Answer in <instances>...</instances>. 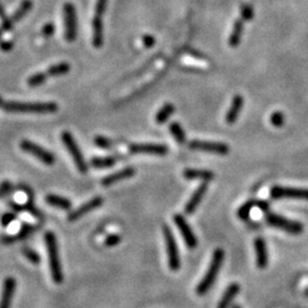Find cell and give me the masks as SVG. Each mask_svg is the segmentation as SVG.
I'll list each match as a JSON object with an SVG mask.
<instances>
[{"label":"cell","instance_id":"obj_17","mask_svg":"<svg viewBox=\"0 0 308 308\" xmlns=\"http://www.w3.org/2000/svg\"><path fill=\"white\" fill-rule=\"evenodd\" d=\"M207 190H208V185L205 183L201 184L200 186L195 190V192L192 194V197L190 198V200H188L186 205H185V212H186L187 215H192L195 211V209L198 208V205L201 203L204 194L207 193Z\"/></svg>","mask_w":308,"mask_h":308},{"label":"cell","instance_id":"obj_4","mask_svg":"<svg viewBox=\"0 0 308 308\" xmlns=\"http://www.w3.org/2000/svg\"><path fill=\"white\" fill-rule=\"evenodd\" d=\"M163 238L164 242H166V248H167V255H168V265H169L170 270L173 272H177L180 268V257L179 251H178V245L175 239L174 233L171 232L169 226L164 225L163 226Z\"/></svg>","mask_w":308,"mask_h":308},{"label":"cell","instance_id":"obj_7","mask_svg":"<svg viewBox=\"0 0 308 308\" xmlns=\"http://www.w3.org/2000/svg\"><path fill=\"white\" fill-rule=\"evenodd\" d=\"M64 24H65V39L68 43H73L77 39L78 34V22L75 7L70 2H66L63 6Z\"/></svg>","mask_w":308,"mask_h":308},{"label":"cell","instance_id":"obj_5","mask_svg":"<svg viewBox=\"0 0 308 308\" xmlns=\"http://www.w3.org/2000/svg\"><path fill=\"white\" fill-rule=\"evenodd\" d=\"M61 138H62V142H63L64 145L66 146L68 153L71 154L72 160L74 161V163H75V166H77L78 170L82 174L87 173L88 164L85 161L84 154H82L80 149H79L78 144H77V142H75L74 137L72 136V133L68 132H63L61 135Z\"/></svg>","mask_w":308,"mask_h":308},{"label":"cell","instance_id":"obj_47","mask_svg":"<svg viewBox=\"0 0 308 308\" xmlns=\"http://www.w3.org/2000/svg\"><path fill=\"white\" fill-rule=\"evenodd\" d=\"M1 33H2V31H1V30H0V38H1Z\"/></svg>","mask_w":308,"mask_h":308},{"label":"cell","instance_id":"obj_13","mask_svg":"<svg viewBox=\"0 0 308 308\" xmlns=\"http://www.w3.org/2000/svg\"><path fill=\"white\" fill-rule=\"evenodd\" d=\"M102 203H103V198L101 197L92 198L91 200L86 202V203L80 205V207H79L78 209H75L73 212H71V214L67 216L68 221L78 220V219L84 217V216L89 214L90 211L95 210V209H97L98 207H101Z\"/></svg>","mask_w":308,"mask_h":308},{"label":"cell","instance_id":"obj_42","mask_svg":"<svg viewBox=\"0 0 308 308\" xmlns=\"http://www.w3.org/2000/svg\"><path fill=\"white\" fill-rule=\"evenodd\" d=\"M155 44V39H154L153 36H150V34H145V36L143 37V44L147 48L152 47L153 44Z\"/></svg>","mask_w":308,"mask_h":308},{"label":"cell","instance_id":"obj_24","mask_svg":"<svg viewBox=\"0 0 308 308\" xmlns=\"http://www.w3.org/2000/svg\"><path fill=\"white\" fill-rule=\"evenodd\" d=\"M44 200L51 207L58 208V209H63V210H68L71 208V201L67 200L63 197H60V195H55V194H48Z\"/></svg>","mask_w":308,"mask_h":308},{"label":"cell","instance_id":"obj_46","mask_svg":"<svg viewBox=\"0 0 308 308\" xmlns=\"http://www.w3.org/2000/svg\"><path fill=\"white\" fill-rule=\"evenodd\" d=\"M233 308H241L239 306V305H235V306H233Z\"/></svg>","mask_w":308,"mask_h":308},{"label":"cell","instance_id":"obj_16","mask_svg":"<svg viewBox=\"0 0 308 308\" xmlns=\"http://www.w3.org/2000/svg\"><path fill=\"white\" fill-rule=\"evenodd\" d=\"M256 253V264L260 269H265L268 265V251L265 240L263 238H257L253 241Z\"/></svg>","mask_w":308,"mask_h":308},{"label":"cell","instance_id":"obj_15","mask_svg":"<svg viewBox=\"0 0 308 308\" xmlns=\"http://www.w3.org/2000/svg\"><path fill=\"white\" fill-rule=\"evenodd\" d=\"M129 151L133 154H156V155H164L168 153V147L161 144H132Z\"/></svg>","mask_w":308,"mask_h":308},{"label":"cell","instance_id":"obj_1","mask_svg":"<svg viewBox=\"0 0 308 308\" xmlns=\"http://www.w3.org/2000/svg\"><path fill=\"white\" fill-rule=\"evenodd\" d=\"M2 109L7 113H20V114H51L58 110L54 102H5Z\"/></svg>","mask_w":308,"mask_h":308},{"label":"cell","instance_id":"obj_26","mask_svg":"<svg viewBox=\"0 0 308 308\" xmlns=\"http://www.w3.org/2000/svg\"><path fill=\"white\" fill-rule=\"evenodd\" d=\"M243 32V21L242 20H236L234 25H233V30L231 36H229V44L232 47H236L241 41Z\"/></svg>","mask_w":308,"mask_h":308},{"label":"cell","instance_id":"obj_31","mask_svg":"<svg viewBox=\"0 0 308 308\" xmlns=\"http://www.w3.org/2000/svg\"><path fill=\"white\" fill-rule=\"evenodd\" d=\"M257 203H258V201H248L245 202L244 204L241 205L240 207V209L238 210V216L240 219H242V220H246V219L249 218L250 216V211H251V209L253 207H257Z\"/></svg>","mask_w":308,"mask_h":308},{"label":"cell","instance_id":"obj_28","mask_svg":"<svg viewBox=\"0 0 308 308\" xmlns=\"http://www.w3.org/2000/svg\"><path fill=\"white\" fill-rule=\"evenodd\" d=\"M70 64L66 62H62V63H57L51 65V66L47 70L48 77H60V75L66 74L70 71Z\"/></svg>","mask_w":308,"mask_h":308},{"label":"cell","instance_id":"obj_2","mask_svg":"<svg viewBox=\"0 0 308 308\" xmlns=\"http://www.w3.org/2000/svg\"><path fill=\"white\" fill-rule=\"evenodd\" d=\"M224 258H225L224 250L221 248L216 249L214 255H212L211 262L209 264L207 272H205L204 276L202 277V280L198 282L197 286L198 296H204V294H207L208 291L214 286L216 280H217L218 274L221 269Z\"/></svg>","mask_w":308,"mask_h":308},{"label":"cell","instance_id":"obj_20","mask_svg":"<svg viewBox=\"0 0 308 308\" xmlns=\"http://www.w3.org/2000/svg\"><path fill=\"white\" fill-rule=\"evenodd\" d=\"M133 175H135V169H133V168H132V167L125 168V169L119 170V171H116V173H113L111 175H109V176L103 178L102 185L105 187L110 186V185L118 183V181H120V180H123V179H127V178L132 177Z\"/></svg>","mask_w":308,"mask_h":308},{"label":"cell","instance_id":"obj_38","mask_svg":"<svg viewBox=\"0 0 308 308\" xmlns=\"http://www.w3.org/2000/svg\"><path fill=\"white\" fill-rule=\"evenodd\" d=\"M15 219H16L15 214H13V212H6V214L2 215L0 224H1V226H3V227H7V226H9L10 224H12Z\"/></svg>","mask_w":308,"mask_h":308},{"label":"cell","instance_id":"obj_25","mask_svg":"<svg viewBox=\"0 0 308 308\" xmlns=\"http://www.w3.org/2000/svg\"><path fill=\"white\" fill-rule=\"evenodd\" d=\"M116 159L114 156H104V157H99L95 156L90 160V164L92 168L95 169H108V168H111L115 164Z\"/></svg>","mask_w":308,"mask_h":308},{"label":"cell","instance_id":"obj_14","mask_svg":"<svg viewBox=\"0 0 308 308\" xmlns=\"http://www.w3.org/2000/svg\"><path fill=\"white\" fill-rule=\"evenodd\" d=\"M16 289V280L9 276L3 281L1 298H0V308H10Z\"/></svg>","mask_w":308,"mask_h":308},{"label":"cell","instance_id":"obj_37","mask_svg":"<svg viewBox=\"0 0 308 308\" xmlns=\"http://www.w3.org/2000/svg\"><path fill=\"white\" fill-rule=\"evenodd\" d=\"M120 242H121V236H119V235H116V234H111V235L106 236V239H105V241H104L105 245L110 246V248H111V246L118 245Z\"/></svg>","mask_w":308,"mask_h":308},{"label":"cell","instance_id":"obj_39","mask_svg":"<svg viewBox=\"0 0 308 308\" xmlns=\"http://www.w3.org/2000/svg\"><path fill=\"white\" fill-rule=\"evenodd\" d=\"M41 33H43V36L46 37V38L51 37L55 33V25L53 23L44 24L43 30H41Z\"/></svg>","mask_w":308,"mask_h":308},{"label":"cell","instance_id":"obj_44","mask_svg":"<svg viewBox=\"0 0 308 308\" xmlns=\"http://www.w3.org/2000/svg\"><path fill=\"white\" fill-rule=\"evenodd\" d=\"M0 17H1L2 20H6V17H5V13H3V9H2V7L0 6Z\"/></svg>","mask_w":308,"mask_h":308},{"label":"cell","instance_id":"obj_3","mask_svg":"<svg viewBox=\"0 0 308 308\" xmlns=\"http://www.w3.org/2000/svg\"><path fill=\"white\" fill-rule=\"evenodd\" d=\"M44 243L47 246L48 258H49V267L51 279L56 284H61L64 280V274L62 272V265L60 260V253H58V246L56 236L53 232H47L44 234Z\"/></svg>","mask_w":308,"mask_h":308},{"label":"cell","instance_id":"obj_22","mask_svg":"<svg viewBox=\"0 0 308 308\" xmlns=\"http://www.w3.org/2000/svg\"><path fill=\"white\" fill-rule=\"evenodd\" d=\"M242 106H243V97L240 95H236L235 97L233 98L231 108L228 109V111L227 113H226V116H225L226 122H227L228 125H233V123L238 120L240 113H241Z\"/></svg>","mask_w":308,"mask_h":308},{"label":"cell","instance_id":"obj_32","mask_svg":"<svg viewBox=\"0 0 308 308\" xmlns=\"http://www.w3.org/2000/svg\"><path fill=\"white\" fill-rule=\"evenodd\" d=\"M22 253L30 263L34 264V265H38V264H40L41 259H40L39 253H38L37 251H34L33 249L29 248V246H23Z\"/></svg>","mask_w":308,"mask_h":308},{"label":"cell","instance_id":"obj_35","mask_svg":"<svg viewBox=\"0 0 308 308\" xmlns=\"http://www.w3.org/2000/svg\"><path fill=\"white\" fill-rule=\"evenodd\" d=\"M23 210H26L27 212H30V214L33 215L34 217L40 218V219L43 218V214H41V212L38 210V208L34 207V204H33L32 200H31V198H29V201L26 202V204L23 207Z\"/></svg>","mask_w":308,"mask_h":308},{"label":"cell","instance_id":"obj_29","mask_svg":"<svg viewBox=\"0 0 308 308\" xmlns=\"http://www.w3.org/2000/svg\"><path fill=\"white\" fill-rule=\"evenodd\" d=\"M169 130L171 132V135L175 137V139L177 140L179 144H184L186 142V135H185L184 129L181 128V126L178 122H173L170 123Z\"/></svg>","mask_w":308,"mask_h":308},{"label":"cell","instance_id":"obj_23","mask_svg":"<svg viewBox=\"0 0 308 308\" xmlns=\"http://www.w3.org/2000/svg\"><path fill=\"white\" fill-rule=\"evenodd\" d=\"M214 173L209 170H201V169H185L184 177L186 179H200V180H212L214 179Z\"/></svg>","mask_w":308,"mask_h":308},{"label":"cell","instance_id":"obj_18","mask_svg":"<svg viewBox=\"0 0 308 308\" xmlns=\"http://www.w3.org/2000/svg\"><path fill=\"white\" fill-rule=\"evenodd\" d=\"M103 15L95 14L92 19V44L96 48H101L104 41V34H103Z\"/></svg>","mask_w":308,"mask_h":308},{"label":"cell","instance_id":"obj_33","mask_svg":"<svg viewBox=\"0 0 308 308\" xmlns=\"http://www.w3.org/2000/svg\"><path fill=\"white\" fill-rule=\"evenodd\" d=\"M284 119L286 118H284L283 113L280 111H276L270 115V123H272L274 127L280 128V127H282L284 125Z\"/></svg>","mask_w":308,"mask_h":308},{"label":"cell","instance_id":"obj_45","mask_svg":"<svg viewBox=\"0 0 308 308\" xmlns=\"http://www.w3.org/2000/svg\"><path fill=\"white\" fill-rule=\"evenodd\" d=\"M2 98H1V96H0V106H2Z\"/></svg>","mask_w":308,"mask_h":308},{"label":"cell","instance_id":"obj_19","mask_svg":"<svg viewBox=\"0 0 308 308\" xmlns=\"http://www.w3.org/2000/svg\"><path fill=\"white\" fill-rule=\"evenodd\" d=\"M240 290H241V287H240L239 283L234 282L229 284V286L226 287L225 292L222 293L220 300H219V303L217 305V308H228L231 306L233 300H234L235 297L239 294Z\"/></svg>","mask_w":308,"mask_h":308},{"label":"cell","instance_id":"obj_21","mask_svg":"<svg viewBox=\"0 0 308 308\" xmlns=\"http://www.w3.org/2000/svg\"><path fill=\"white\" fill-rule=\"evenodd\" d=\"M34 228L32 225L30 224H23L21 226V229L19 231V233L15 235H3L1 238V242L3 244H12V243L16 242V241H23L29 238V236L32 234L34 232Z\"/></svg>","mask_w":308,"mask_h":308},{"label":"cell","instance_id":"obj_43","mask_svg":"<svg viewBox=\"0 0 308 308\" xmlns=\"http://www.w3.org/2000/svg\"><path fill=\"white\" fill-rule=\"evenodd\" d=\"M13 48V43L10 41H0V49L3 51H9Z\"/></svg>","mask_w":308,"mask_h":308},{"label":"cell","instance_id":"obj_9","mask_svg":"<svg viewBox=\"0 0 308 308\" xmlns=\"http://www.w3.org/2000/svg\"><path fill=\"white\" fill-rule=\"evenodd\" d=\"M270 197L273 198H301L308 200V188H293L274 186L270 190Z\"/></svg>","mask_w":308,"mask_h":308},{"label":"cell","instance_id":"obj_27","mask_svg":"<svg viewBox=\"0 0 308 308\" xmlns=\"http://www.w3.org/2000/svg\"><path fill=\"white\" fill-rule=\"evenodd\" d=\"M174 112L175 106L173 104H170V103H167V104H164L162 108L157 111L155 115V121L159 123V125H162V123L166 122L167 120L170 118V115L173 114Z\"/></svg>","mask_w":308,"mask_h":308},{"label":"cell","instance_id":"obj_6","mask_svg":"<svg viewBox=\"0 0 308 308\" xmlns=\"http://www.w3.org/2000/svg\"><path fill=\"white\" fill-rule=\"evenodd\" d=\"M266 220L270 226H273V227L280 228L282 229V231L292 235L301 234L304 229L303 224H300L299 221L291 220V219L282 217V216L280 215L273 214V212H267Z\"/></svg>","mask_w":308,"mask_h":308},{"label":"cell","instance_id":"obj_11","mask_svg":"<svg viewBox=\"0 0 308 308\" xmlns=\"http://www.w3.org/2000/svg\"><path fill=\"white\" fill-rule=\"evenodd\" d=\"M174 221L176 226L179 229L181 236H183L185 243L190 249H194L198 245V239L195 236L193 229L191 228V226L188 225L186 219L183 215H175Z\"/></svg>","mask_w":308,"mask_h":308},{"label":"cell","instance_id":"obj_40","mask_svg":"<svg viewBox=\"0 0 308 308\" xmlns=\"http://www.w3.org/2000/svg\"><path fill=\"white\" fill-rule=\"evenodd\" d=\"M106 5H108V0H96V6H95V13L104 15Z\"/></svg>","mask_w":308,"mask_h":308},{"label":"cell","instance_id":"obj_12","mask_svg":"<svg viewBox=\"0 0 308 308\" xmlns=\"http://www.w3.org/2000/svg\"><path fill=\"white\" fill-rule=\"evenodd\" d=\"M31 8H32V1H31V0H24V1L21 3L20 8L17 9L12 16H10V19H6V20L2 21L1 31H10L12 30L14 24L22 20L23 17L30 12Z\"/></svg>","mask_w":308,"mask_h":308},{"label":"cell","instance_id":"obj_36","mask_svg":"<svg viewBox=\"0 0 308 308\" xmlns=\"http://www.w3.org/2000/svg\"><path fill=\"white\" fill-rule=\"evenodd\" d=\"M94 142L98 147H101V149H105V150L110 149V147L113 145L112 140L106 138V137H104V136H96Z\"/></svg>","mask_w":308,"mask_h":308},{"label":"cell","instance_id":"obj_8","mask_svg":"<svg viewBox=\"0 0 308 308\" xmlns=\"http://www.w3.org/2000/svg\"><path fill=\"white\" fill-rule=\"evenodd\" d=\"M20 146L24 152L31 154V155H33L36 159L41 161V162L44 164H47V166H51V164L55 163V156L53 155V153H50L49 151L44 150L43 146L31 142V140H27V139L22 140L20 144Z\"/></svg>","mask_w":308,"mask_h":308},{"label":"cell","instance_id":"obj_10","mask_svg":"<svg viewBox=\"0 0 308 308\" xmlns=\"http://www.w3.org/2000/svg\"><path fill=\"white\" fill-rule=\"evenodd\" d=\"M190 149L194 151H202V152L215 153L225 155L229 152V147L224 143H216V142H203V140H192L188 144Z\"/></svg>","mask_w":308,"mask_h":308},{"label":"cell","instance_id":"obj_34","mask_svg":"<svg viewBox=\"0 0 308 308\" xmlns=\"http://www.w3.org/2000/svg\"><path fill=\"white\" fill-rule=\"evenodd\" d=\"M253 17V8L249 3H244L241 7V19L243 21H250Z\"/></svg>","mask_w":308,"mask_h":308},{"label":"cell","instance_id":"obj_41","mask_svg":"<svg viewBox=\"0 0 308 308\" xmlns=\"http://www.w3.org/2000/svg\"><path fill=\"white\" fill-rule=\"evenodd\" d=\"M12 183L10 181H2L1 184H0V198L5 197L6 194H8L10 191H12Z\"/></svg>","mask_w":308,"mask_h":308},{"label":"cell","instance_id":"obj_30","mask_svg":"<svg viewBox=\"0 0 308 308\" xmlns=\"http://www.w3.org/2000/svg\"><path fill=\"white\" fill-rule=\"evenodd\" d=\"M48 78L49 77H48L47 72H38V73L32 74L29 79H27V85L32 88L39 87V86L44 85V82L47 81Z\"/></svg>","mask_w":308,"mask_h":308}]
</instances>
